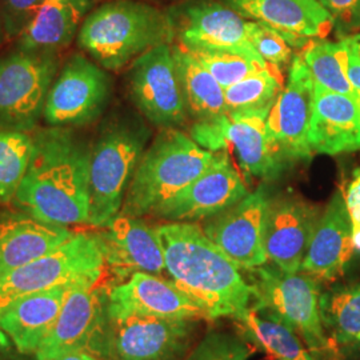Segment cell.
I'll use <instances>...</instances> for the list:
<instances>
[{
    "label": "cell",
    "instance_id": "cell-38",
    "mask_svg": "<svg viewBox=\"0 0 360 360\" xmlns=\"http://www.w3.org/2000/svg\"><path fill=\"white\" fill-rule=\"evenodd\" d=\"M348 212L354 227H360V169L354 172V178L345 193Z\"/></svg>",
    "mask_w": 360,
    "mask_h": 360
},
{
    "label": "cell",
    "instance_id": "cell-43",
    "mask_svg": "<svg viewBox=\"0 0 360 360\" xmlns=\"http://www.w3.org/2000/svg\"><path fill=\"white\" fill-rule=\"evenodd\" d=\"M7 40L6 38V32H4V26H3V20H1V15H0V49L4 44V41Z\"/></svg>",
    "mask_w": 360,
    "mask_h": 360
},
{
    "label": "cell",
    "instance_id": "cell-41",
    "mask_svg": "<svg viewBox=\"0 0 360 360\" xmlns=\"http://www.w3.org/2000/svg\"><path fill=\"white\" fill-rule=\"evenodd\" d=\"M50 360H101L96 355L87 352V351H80V352H74V354H68L60 358H55Z\"/></svg>",
    "mask_w": 360,
    "mask_h": 360
},
{
    "label": "cell",
    "instance_id": "cell-13",
    "mask_svg": "<svg viewBox=\"0 0 360 360\" xmlns=\"http://www.w3.org/2000/svg\"><path fill=\"white\" fill-rule=\"evenodd\" d=\"M315 84L300 53L294 56L283 91L271 107L267 132L271 147L284 167L309 160V124L314 108Z\"/></svg>",
    "mask_w": 360,
    "mask_h": 360
},
{
    "label": "cell",
    "instance_id": "cell-1",
    "mask_svg": "<svg viewBox=\"0 0 360 360\" xmlns=\"http://www.w3.org/2000/svg\"><path fill=\"white\" fill-rule=\"evenodd\" d=\"M26 175L13 205L34 218L60 224L90 220L92 142L82 129L39 126Z\"/></svg>",
    "mask_w": 360,
    "mask_h": 360
},
{
    "label": "cell",
    "instance_id": "cell-44",
    "mask_svg": "<svg viewBox=\"0 0 360 360\" xmlns=\"http://www.w3.org/2000/svg\"><path fill=\"white\" fill-rule=\"evenodd\" d=\"M356 102H358V104H359L360 107V95H356Z\"/></svg>",
    "mask_w": 360,
    "mask_h": 360
},
{
    "label": "cell",
    "instance_id": "cell-6",
    "mask_svg": "<svg viewBox=\"0 0 360 360\" xmlns=\"http://www.w3.org/2000/svg\"><path fill=\"white\" fill-rule=\"evenodd\" d=\"M251 272V287L257 304L282 323L306 345L316 360H338V352L323 328L319 312V279L299 271L281 270L263 264Z\"/></svg>",
    "mask_w": 360,
    "mask_h": 360
},
{
    "label": "cell",
    "instance_id": "cell-14",
    "mask_svg": "<svg viewBox=\"0 0 360 360\" xmlns=\"http://www.w3.org/2000/svg\"><path fill=\"white\" fill-rule=\"evenodd\" d=\"M175 41L187 51H231L260 58L238 13L215 0H186L167 10Z\"/></svg>",
    "mask_w": 360,
    "mask_h": 360
},
{
    "label": "cell",
    "instance_id": "cell-25",
    "mask_svg": "<svg viewBox=\"0 0 360 360\" xmlns=\"http://www.w3.org/2000/svg\"><path fill=\"white\" fill-rule=\"evenodd\" d=\"M72 285H56L23 296L0 315V328L20 354H37L50 334Z\"/></svg>",
    "mask_w": 360,
    "mask_h": 360
},
{
    "label": "cell",
    "instance_id": "cell-33",
    "mask_svg": "<svg viewBox=\"0 0 360 360\" xmlns=\"http://www.w3.org/2000/svg\"><path fill=\"white\" fill-rule=\"evenodd\" d=\"M190 53L218 80L223 89H227L248 75L267 67V63L262 58L247 56L238 52L193 51Z\"/></svg>",
    "mask_w": 360,
    "mask_h": 360
},
{
    "label": "cell",
    "instance_id": "cell-21",
    "mask_svg": "<svg viewBox=\"0 0 360 360\" xmlns=\"http://www.w3.org/2000/svg\"><path fill=\"white\" fill-rule=\"evenodd\" d=\"M245 20L278 31L292 50H303L312 39H326L334 22L316 0H224Z\"/></svg>",
    "mask_w": 360,
    "mask_h": 360
},
{
    "label": "cell",
    "instance_id": "cell-37",
    "mask_svg": "<svg viewBox=\"0 0 360 360\" xmlns=\"http://www.w3.org/2000/svg\"><path fill=\"white\" fill-rule=\"evenodd\" d=\"M330 13L339 39L347 38L360 30V0H316Z\"/></svg>",
    "mask_w": 360,
    "mask_h": 360
},
{
    "label": "cell",
    "instance_id": "cell-4",
    "mask_svg": "<svg viewBox=\"0 0 360 360\" xmlns=\"http://www.w3.org/2000/svg\"><path fill=\"white\" fill-rule=\"evenodd\" d=\"M151 136L150 124L138 111L114 110L102 119L91 147L89 224L104 229L120 214Z\"/></svg>",
    "mask_w": 360,
    "mask_h": 360
},
{
    "label": "cell",
    "instance_id": "cell-39",
    "mask_svg": "<svg viewBox=\"0 0 360 360\" xmlns=\"http://www.w3.org/2000/svg\"><path fill=\"white\" fill-rule=\"evenodd\" d=\"M348 79H349L354 90L356 92V95H360V63L351 56H349V62H348Z\"/></svg>",
    "mask_w": 360,
    "mask_h": 360
},
{
    "label": "cell",
    "instance_id": "cell-42",
    "mask_svg": "<svg viewBox=\"0 0 360 360\" xmlns=\"http://www.w3.org/2000/svg\"><path fill=\"white\" fill-rule=\"evenodd\" d=\"M352 245L356 252H360V227L352 229Z\"/></svg>",
    "mask_w": 360,
    "mask_h": 360
},
{
    "label": "cell",
    "instance_id": "cell-15",
    "mask_svg": "<svg viewBox=\"0 0 360 360\" xmlns=\"http://www.w3.org/2000/svg\"><path fill=\"white\" fill-rule=\"evenodd\" d=\"M269 200L267 188L260 186L233 206L200 224L207 238L240 270H254L269 262L264 248Z\"/></svg>",
    "mask_w": 360,
    "mask_h": 360
},
{
    "label": "cell",
    "instance_id": "cell-32",
    "mask_svg": "<svg viewBox=\"0 0 360 360\" xmlns=\"http://www.w3.org/2000/svg\"><path fill=\"white\" fill-rule=\"evenodd\" d=\"M31 148V134L0 129V206L13 203L26 175Z\"/></svg>",
    "mask_w": 360,
    "mask_h": 360
},
{
    "label": "cell",
    "instance_id": "cell-3",
    "mask_svg": "<svg viewBox=\"0 0 360 360\" xmlns=\"http://www.w3.org/2000/svg\"><path fill=\"white\" fill-rule=\"evenodd\" d=\"M174 43L171 15L143 0H108L95 7L77 37L80 51L114 72L160 44Z\"/></svg>",
    "mask_w": 360,
    "mask_h": 360
},
{
    "label": "cell",
    "instance_id": "cell-17",
    "mask_svg": "<svg viewBox=\"0 0 360 360\" xmlns=\"http://www.w3.org/2000/svg\"><path fill=\"white\" fill-rule=\"evenodd\" d=\"M108 319H207L205 311L186 295L172 281L148 272H136L124 283L116 284L104 294Z\"/></svg>",
    "mask_w": 360,
    "mask_h": 360
},
{
    "label": "cell",
    "instance_id": "cell-27",
    "mask_svg": "<svg viewBox=\"0 0 360 360\" xmlns=\"http://www.w3.org/2000/svg\"><path fill=\"white\" fill-rule=\"evenodd\" d=\"M323 328L336 352H360V282L335 284L319 295Z\"/></svg>",
    "mask_w": 360,
    "mask_h": 360
},
{
    "label": "cell",
    "instance_id": "cell-26",
    "mask_svg": "<svg viewBox=\"0 0 360 360\" xmlns=\"http://www.w3.org/2000/svg\"><path fill=\"white\" fill-rule=\"evenodd\" d=\"M98 0H44L34 20L15 40L26 51L59 53L68 49Z\"/></svg>",
    "mask_w": 360,
    "mask_h": 360
},
{
    "label": "cell",
    "instance_id": "cell-2",
    "mask_svg": "<svg viewBox=\"0 0 360 360\" xmlns=\"http://www.w3.org/2000/svg\"><path fill=\"white\" fill-rule=\"evenodd\" d=\"M156 231L171 281L205 311L207 319H238L251 309V284L199 223L167 221L156 226Z\"/></svg>",
    "mask_w": 360,
    "mask_h": 360
},
{
    "label": "cell",
    "instance_id": "cell-34",
    "mask_svg": "<svg viewBox=\"0 0 360 360\" xmlns=\"http://www.w3.org/2000/svg\"><path fill=\"white\" fill-rule=\"evenodd\" d=\"M252 356L250 342L229 333L211 331L200 339L184 360H248Z\"/></svg>",
    "mask_w": 360,
    "mask_h": 360
},
{
    "label": "cell",
    "instance_id": "cell-7",
    "mask_svg": "<svg viewBox=\"0 0 360 360\" xmlns=\"http://www.w3.org/2000/svg\"><path fill=\"white\" fill-rule=\"evenodd\" d=\"M104 270L98 233L77 232L50 254L0 275V315L18 299L56 285H96Z\"/></svg>",
    "mask_w": 360,
    "mask_h": 360
},
{
    "label": "cell",
    "instance_id": "cell-10",
    "mask_svg": "<svg viewBox=\"0 0 360 360\" xmlns=\"http://www.w3.org/2000/svg\"><path fill=\"white\" fill-rule=\"evenodd\" d=\"M62 65L59 53L18 47L0 56V129L32 134Z\"/></svg>",
    "mask_w": 360,
    "mask_h": 360
},
{
    "label": "cell",
    "instance_id": "cell-11",
    "mask_svg": "<svg viewBox=\"0 0 360 360\" xmlns=\"http://www.w3.org/2000/svg\"><path fill=\"white\" fill-rule=\"evenodd\" d=\"M270 107L227 112L210 122L193 123L190 136L211 153L233 150L245 176L271 181L287 171L271 147L267 132Z\"/></svg>",
    "mask_w": 360,
    "mask_h": 360
},
{
    "label": "cell",
    "instance_id": "cell-36",
    "mask_svg": "<svg viewBox=\"0 0 360 360\" xmlns=\"http://www.w3.org/2000/svg\"><path fill=\"white\" fill-rule=\"evenodd\" d=\"M44 0H0V15L7 40H16L37 16Z\"/></svg>",
    "mask_w": 360,
    "mask_h": 360
},
{
    "label": "cell",
    "instance_id": "cell-16",
    "mask_svg": "<svg viewBox=\"0 0 360 360\" xmlns=\"http://www.w3.org/2000/svg\"><path fill=\"white\" fill-rule=\"evenodd\" d=\"M248 193L245 179L230 155L219 151L205 172L160 207L153 218L180 223L205 221L233 206Z\"/></svg>",
    "mask_w": 360,
    "mask_h": 360
},
{
    "label": "cell",
    "instance_id": "cell-31",
    "mask_svg": "<svg viewBox=\"0 0 360 360\" xmlns=\"http://www.w3.org/2000/svg\"><path fill=\"white\" fill-rule=\"evenodd\" d=\"M282 71L274 65L259 70L224 89L227 111H243L270 107L283 91Z\"/></svg>",
    "mask_w": 360,
    "mask_h": 360
},
{
    "label": "cell",
    "instance_id": "cell-8",
    "mask_svg": "<svg viewBox=\"0 0 360 360\" xmlns=\"http://www.w3.org/2000/svg\"><path fill=\"white\" fill-rule=\"evenodd\" d=\"M196 319L126 318L108 319L92 354L102 360H184L196 345Z\"/></svg>",
    "mask_w": 360,
    "mask_h": 360
},
{
    "label": "cell",
    "instance_id": "cell-12",
    "mask_svg": "<svg viewBox=\"0 0 360 360\" xmlns=\"http://www.w3.org/2000/svg\"><path fill=\"white\" fill-rule=\"evenodd\" d=\"M171 46L160 44L143 53L127 75L131 103L159 129H180L190 120Z\"/></svg>",
    "mask_w": 360,
    "mask_h": 360
},
{
    "label": "cell",
    "instance_id": "cell-22",
    "mask_svg": "<svg viewBox=\"0 0 360 360\" xmlns=\"http://www.w3.org/2000/svg\"><path fill=\"white\" fill-rule=\"evenodd\" d=\"M352 229L345 193L338 190L323 208L300 271L319 281L333 282L338 279L347 269L355 251Z\"/></svg>",
    "mask_w": 360,
    "mask_h": 360
},
{
    "label": "cell",
    "instance_id": "cell-24",
    "mask_svg": "<svg viewBox=\"0 0 360 360\" xmlns=\"http://www.w3.org/2000/svg\"><path fill=\"white\" fill-rule=\"evenodd\" d=\"M72 235L67 226L47 223L22 211L1 214L0 275L50 254Z\"/></svg>",
    "mask_w": 360,
    "mask_h": 360
},
{
    "label": "cell",
    "instance_id": "cell-29",
    "mask_svg": "<svg viewBox=\"0 0 360 360\" xmlns=\"http://www.w3.org/2000/svg\"><path fill=\"white\" fill-rule=\"evenodd\" d=\"M236 322L250 343L275 360H316L292 331L264 311L251 307Z\"/></svg>",
    "mask_w": 360,
    "mask_h": 360
},
{
    "label": "cell",
    "instance_id": "cell-9",
    "mask_svg": "<svg viewBox=\"0 0 360 360\" xmlns=\"http://www.w3.org/2000/svg\"><path fill=\"white\" fill-rule=\"evenodd\" d=\"M112 79L84 52H72L59 67L44 108L43 126L83 129L103 117Z\"/></svg>",
    "mask_w": 360,
    "mask_h": 360
},
{
    "label": "cell",
    "instance_id": "cell-23",
    "mask_svg": "<svg viewBox=\"0 0 360 360\" xmlns=\"http://www.w3.org/2000/svg\"><path fill=\"white\" fill-rule=\"evenodd\" d=\"M309 144L314 154L335 156L359 151L360 107L356 99L315 86Z\"/></svg>",
    "mask_w": 360,
    "mask_h": 360
},
{
    "label": "cell",
    "instance_id": "cell-35",
    "mask_svg": "<svg viewBox=\"0 0 360 360\" xmlns=\"http://www.w3.org/2000/svg\"><path fill=\"white\" fill-rule=\"evenodd\" d=\"M245 30L252 47L267 65H274L281 71L290 67L294 59L292 49L278 31L251 20H247Z\"/></svg>",
    "mask_w": 360,
    "mask_h": 360
},
{
    "label": "cell",
    "instance_id": "cell-19",
    "mask_svg": "<svg viewBox=\"0 0 360 360\" xmlns=\"http://www.w3.org/2000/svg\"><path fill=\"white\" fill-rule=\"evenodd\" d=\"M105 269L117 281L129 279L136 272L160 275L166 271L163 247L156 227L143 218L119 214L103 231L98 232Z\"/></svg>",
    "mask_w": 360,
    "mask_h": 360
},
{
    "label": "cell",
    "instance_id": "cell-20",
    "mask_svg": "<svg viewBox=\"0 0 360 360\" xmlns=\"http://www.w3.org/2000/svg\"><path fill=\"white\" fill-rule=\"evenodd\" d=\"M104 315V294L96 285H72L67 292L58 321L35 354L37 359H55L80 351L92 354Z\"/></svg>",
    "mask_w": 360,
    "mask_h": 360
},
{
    "label": "cell",
    "instance_id": "cell-28",
    "mask_svg": "<svg viewBox=\"0 0 360 360\" xmlns=\"http://www.w3.org/2000/svg\"><path fill=\"white\" fill-rule=\"evenodd\" d=\"M172 55L190 120L210 122L226 115L224 89L193 55L174 43Z\"/></svg>",
    "mask_w": 360,
    "mask_h": 360
},
{
    "label": "cell",
    "instance_id": "cell-5",
    "mask_svg": "<svg viewBox=\"0 0 360 360\" xmlns=\"http://www.w3.org/2000/svg\"><path fill=\"white\" fill-rule=\"evenodd\" d=\"M215 153L207 151L179 129H160L144 151L129 183L120 214L144 218L200 176Z\"/></svg>",
    "mask_w": 360,
    "mask_h": 360
},
{
    "label": "cell",
    "instance_id": "cell-30",
    "mask_svg": "<svg viewBox=\"0 0 360 360\" xmlns=\"http://www.w3.org/2000/svg\"><path fill=\"white\" fill-rule=\"evenodd\" d=\"M300 56L309 67L315 86L356 99V92L348 79L349 53L342 39L338 41L312 39Z\"/></svg>",
    "mask_w": 360,
    "mask_h": 360
},
{
    "label": "cell",
    "instance_id": "cell-18",
    "mask_svg": "<svg viewBox=\"0 0 360 360\" xmlns=\"http://www.w3.org/2000/svg\"><path fill=\"white\" fill-rule=\"evenodd\" d=\"M322 214L323 208L295 193L270 198L264 248L271 263L291 274L302 270Z\"/></svg>",
    "mask_w": 360,
    "mask_h": 360
},
{
    "label": "cell",
    "instance_id": "cell-40",
    "mask_svg": "<svg viewBox=\"0 0 360 360\" xmlns=\"http://www.w3.org/2000/svg\"><path fill=\"white\" fill-rule=\"evenodd\" d=\"M347 47L348 53L351 58L358 60L360 63V34H354L349 35L347 38L342 39Z\"/></svg>",
    "mask_w": 360,
    "mask_h": 360
}]
</instances>
